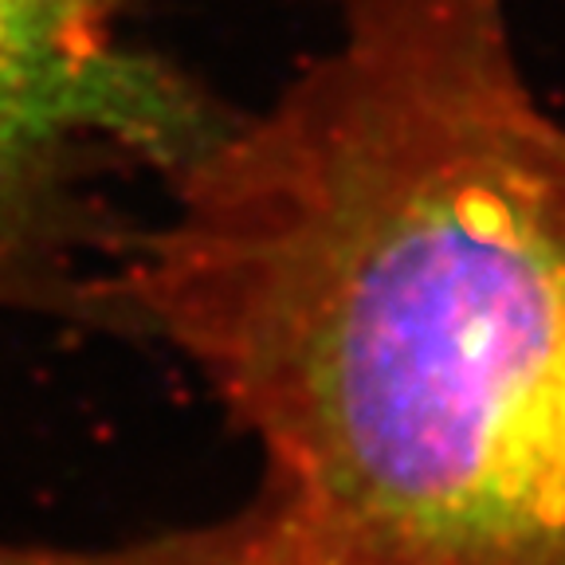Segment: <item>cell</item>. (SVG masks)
Returning a JSON list of instances; mask_svg holds the SVG:
<instances>
[{"label": "cell", "mask_w": 565, "mask_h": 565, "mask_svg": "<svg viewBox=\"0 0 565 565\" xmlns=\"http://www.w3.org/2000/svg\"><path fill=\"white\" fill-rule=\"evenodd\" d=\"M146 0H0V307L87 318V287L122 228L103 193L169 177L236 106L134 47Z\"/></svg>", "instance_id": "2"}, {"label": "cell", "mask_w": 565, "mask_h": 565, "mask_svg": "<svg viewBox=\"0 0 565 565\" xmlns=\"http://www.w3.org/2000/svg\"><path fill=\"white\" fill-rule=\"evenodd\" d=\"M330 12L161 177L87 318L193 365L302 565H565V122L511 0Z\"/></svg>", "instance_id": "1"}, {"label": "cell", "mask_w": 565, "mask_h": 565, "mask_svg": "<svg viewBox=\"0 0 565 565\" xmlns=\"http://www.w3.org/2000/svg\"><path fill=\"white\" fill-rule=\"evenodd\" d=\"M0 565H302L252 503L224 519L161 530L110 546H52L0 539Z\"/></svg>", "instance_id": "3"}]
</instances>
